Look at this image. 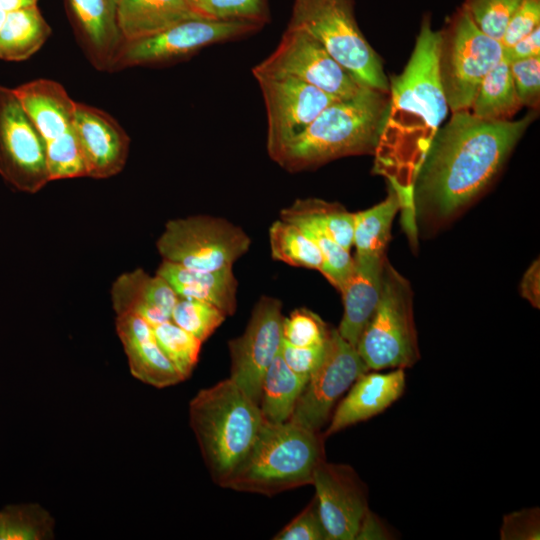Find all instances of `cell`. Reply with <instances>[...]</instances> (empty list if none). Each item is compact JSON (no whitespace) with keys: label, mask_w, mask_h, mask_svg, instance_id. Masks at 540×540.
<instances>
[{"label":"cell","mask_w":540,"mask_h":540,"mask_svg":"<svg viewBox=\"0 0 540 540\" xmlns=\"http://www.w3.org/2000/svg\"><path fill=\"white\" fill-rule=\"evenodd\" d=\"M536 118L486 121L469 110L452 113L438 130L417 176L420 201L448 216L477 196L496 176Z\"/></svg>","instance_id":"cell-1"},{"label":"cell","mask_w":540,"mask_h":540,"mask_svg":"<svg viewBox=\"0 0 540 540\" xmlns=\"http://www.w3.org/2000/svg\"><path fill=\"white\" fill-rule=\"evenodd\" d=\"M438 31L423 17L411 56L389 80V105L374 152L376 171L413 187L449 111L437 69Z\"/></svg>","instance_id":"cell-2"},{"label":"cell","mask_w":540,"mask_h":540,"mask_svg":"<svg viewBox=\"0 0 540 540\" xmlns=\"http://www.w3.org/2000/svg\"><path fill=\"white\" fill-rule=\"evenodd\" d=\"M389 105V92L364 87L327 106L275 160L289 172L353 155L374 154Z\"/></svg>","instance_id":"cell-3"},{"label":"cell","mask_w":540,"mask_h":540,"mask_svg":"<svg viewBox=\"0 0 540 540\" xmlns=\"http://www.w3.org/2000/svg\"><path fill=\"white\" fill-rule=\"evenodd\" d=\"M324 439L320 431L290 420L263 419L248 453L221 487L273 496L312 484L315 470L325 460Z\"/></svg>","instance_id":"cell-4"},{"label":"cell","mask_w":540,"mask_h":540,"mask_svg":"<svg viewBox=\"0 0 540 540\" xmlns=\"http://www.w3.org/2000/svg\"><path fill=\"white\" fill-rule=\"evenodd\" d=\"M189 420L212 479L222 486L251 448L263 417L259 405L228 378L192 398Z\"/></svg>","instance_id":"cell-5"},{"label":"cell","mask_w":540,"mask_h":540,"mask_svg":"<svg viewBox=\"0 0 540 540\" xmlns=\"http://www.w3.org/2000/svg\"><path fill=\"white\" fill-rule=\"evenodd\" d=\"M287 27L314 37L361 85L389 92L382 60L356 21L355 0H294Z\"/></svg>","instance_id":"cell-6"},{"label":"cell","mask_w":540,"mask_h":540,"mask_svg":"<svg viewBox=\"0 0 540 540\" xmlns=\"http://www.w3.org/2000/svg\"><path fill=\"white\" fill-rule=\"evenodd\" d=\"M501 42L482 33L462 7L438 30L437 69L451 113L469 110L483 78L503 58Z\"/></svg>","instance_id":"cell-7"},{"label":"cell","mask_w":540,"mask_h":540,"mask_svg":"<svg viewBox=\"0 0 540 540\" xmlns=\"http://www.w3.org/2000/svg\"><path fill=\"white\" fill-rule=\"evenodd\" d=\"M356 348L372 370L404 369L419 358L409 285L386 262L379 303Z\"/></svg>","instance_id":"cell-8"},{"label":"cell","mask_w":540,"mask_h":540,"mask_svg":"<svg viewBox=\"0 0 540 540\" xmlns=\"http://www.w3.org/2000/svg\"><path fill=\"white\" fill-rule=\"evenodd\" d=\"M250 244L246 232L228 220L193 215L168 221L156 247L165 261L194 270L218 271L232 268Z\"/></svg>","instance_id":"cell-9"},{"label":"cell","mask_w":540,"mask_h":540,"mask_svg":"<svg viewBox=\"0 0 540 540\" xmlns=\"http://www.w3.org/2000/svg\"><path fill=\"white\" fill-rule=\"evenodd\" d=\"M267 114V151L272 160L337 99L298 78L252 69Z\"/></svg>","instance_id":"cell-10"},{"label":"cell","mask_w":540,"mask_h":540,"mask_svg":"<svg viewBox=\"0 0 540 540\" xmlns=\"http://www.w3.org/2000/svg\"><path fill=\"white\" fill-rule=\"evenodd\" d=\"M262 27L242 20L207 17L187 19L152 36L124 42L112 68L177 60L205 46L251 34Z\"/></svg>","instance_id":"cell-11"},{"label":"cell","mask_w":540,"mask_h":540,"mask_svg":"<svg viewBox=\"0 0 540 540\" xmlns=\"http://www.w3.org/2000/svg\"><path fill=\"white\" fill-rule=\"evenodd\" d=\"M0 176L34 194L49 181L45 142L12 89L0 86Z\"/></svg>","instance_id":"cell-12"},{"label":"cell","mask_w":540,"mask_h":540,"mask_svg":"<svg viewBox=\"0 0 540 540\" xmlns=\"http://www.w3.org/2000/svg\"><path fill=\"white\" fill-rule=\"evenodd\" d=\"M369 369L357 348L331 329L321 362L311 373L290 421L320 431L338 398Z\"/></svg>","instance_id":"cell-13"},{"label":"cell","mask_w":540,"mask_h":540,"mask_svg":"<svg viewBox=\"0 0 540 540\" xmlns=\"http://www.w3.org/2000/svg\"><path fill=\"white\" fill-rule=\"evenodd\" d=\"M253 69L298 78L340 100L354 97L365 87L314 37L289 27L275 50Z\"/></svg>","instance_id":"cell-14"},{"label":"cell","mask_w":540,"mask_h":540,"mask_svg":"<svg viewBox=\"0 0 540 540\" xmlns=\"http://www.w3.org/2000/svg\"><path fill=\"white\" fill-rule=\"evenodd\" d=\"M282 304L262 296L244 333L229 341L230 379L259 405L264 374L282 343Z\"/></svg>","instance_id":"cell-15"},{"label":"cell","mask_w":540,"mask_h":540,"mask_svg":"<svg viewBox=\"0 0 540 540\" xmlns=\"http://www.w3.org/2000/svg\"><path fill=\"white\" fill-rule=\"evenodd\" d=\"M312 485L327 540H353L368 510L367 490L352 467L322 461Z\"/></svg>","instance_id":"cell-16"},{"label":"cell","mask_w":540,"mask_h":540,"mask_svg":"<svg viewBox=\"0 0 540 540\" xmlns=\"http://www.w3.org/2000/svg\"><path fill=\"white\" fill-rule=\"evenodd\" d=\"M74 131L84 158L87 177L106 179L123 170L129 155L130 138L111 115L77 102Z\"/></svg>","instance_id":"cell-17"},{"label":"cell","mask_w":540,"mask_h":540,"mask_svg":"<svg viewBox=\"0 0 540 540\" xmlns=\"http://www.w3.org/2000/svg\"><path fill=\"white\" fill-rule=\"evenodd\" d=\"M116 332L133 377L156 388L184 381L158 345L152 327L142 317L135 313L117 314Z\"/></svg>","instance_id":"cell-18"},{"label":"cell","mask_w":540,"mask_h":540,"mask_svg":"<svg viewBox=\"0 0 540 540\" xmlns=\"http://www.w3.org/2000/svg\"><path fill=\"white\" fill-rule=\"evenodd\" d=\"M405 384L402 368L388 373L365 372L338 404L323 436L326 438L383 412L401 397Z\"/></svg>","instance_id":"cell-19"},{"label":"cell","mask_w":540,"mask_h":540,"mask_svg":"<svg viewBox=\"0 0 540 540\" xmlns=\"http://www.w3.org/2000/svg\"><path fill=\"white\" fill-rule=\"evenodd\" d=\"M70 19L91 62L112 68L124 44L118 26V0H66Z\"/></svg>","instance_id":"cell-20"},{"label":"cell","mask_w":540,"mask_h":540,"mask_svg":"<svg viewBox=\"0 0 540 540\" xmlns=\"http://www.w3.org/2000/svg\"><path fill=\"white\" fill-rule=\"evenodd\" d=\"M353 259V268L339 290L344 312L337 331L356 347L381 297L385 258L355 255Z\"/></svg>","instance_id":"cell-21"},{"label":"cell","mask_w":540,"mask_h":540,"mask_svg":"<svg viewBox=\"0 0 540 540\" xmlns=\"http://www.w3.org/2000/svg\"><path fill=\"white\" fill-rule=\"evenodd\" d=\"M111 299L116 315L135 313L153 327L171 320L179 296L161 276L136 269L116 278Z\"/></svg>","instance_id":"cell-22"},{"label":"cell","mask_w":540,"mask_h":540,"mask_svg":"<svg viewBox=\"0 0 540 540\" xmlns=\"http://www.w3.org/2000/svg\"><path fill=\"white\" fill-rule=\"evenodd\" d=\"M12 90L45 144L74 129L77 102L60 83L39 78Z\"/></svg>","instance_id":"cell-23"},{"label":"cell","mask_w":540,"mask_h":540,"mask_svg":"<svg viewBox=\"0 0 540 540\" xmlns=\"http://www.w3.org/2000/svg\"><path fill=\"white\" fill-rule=\"evenodd\" d=\"M156 274L165 279L179 297L210 303L227 316L237 309L238 281L232 268L202 271L163 260Z\"/></svg>","instance_id":"cell-24"},{"label":"cell","mask_w":540,"mask_h":540,"mask_svg":"<svg viewBox=\"0 0 540 540\" xmlns=\"http://www.w3.org/2000/svg\"><path fill=\"white\" fill-rule=\"evenodd\" d=\"M196 17L205 16L187 0H118V26L124 42L152 36Z\"/></svg>","instance_id":"cell-25"},{"label":"cell","mask_w":540,"mask_h":540,"mask_svg":"<svg viewBox=\"0 0 540 540\" xmlns=\"http://www.w3.org/2000/svg\"><path fill=\"white\" fill-rule=\"evenodd\" d=\"M522 108L510 63L503 55L480 83L469 112L481 120L510 121Z\"/></svg>","instance_id":"cell-26"},{"label":"cell","mask_w":540,"mask_h":540,"mask_svg":"<svg viewBox=\"0 0 540 540\" xmlns=\"http://www.w3.org/2000/svg\"><path fill=\"white\" fill-rule=\"evenodd\" d=\"M51 32L37 6L7 13L0 29V59L27 60L44 45Z\"/></svg>","instance_id":"cell-27"},{"label":"cell","mask_w":540,"mask_h":540,"mask_svg":"<svg viewBox=\"0 0 540 540\" xmlns=\"http://www.w3.org/2000/svg\"><path fill=\"white\" fill-rule=\"evenodd\" d=\"M306 383L287 366L279 352L262 380L259 408L263 419L271 423L288 421Z\"/></svg>","instance_id":"cell-28"},{"label":"cell","mask_w":540,"mask_h":540,"mask_svg":"<svg viewBox=\"0 0 540 540\" xmlns=\"http://www.w3.org/2000/svg\"><path fill=\"white\" fill-rule=\"evenodd\" d=\"M400 193L392 189L385 200L353 213V246L360 256H384L393 219L400 207Z\"/></svg>","instance_id":"cell-29"},{"label":"cell","mask_w":540,"mask_h":540,"mask_svg":"<svg viewBox=\"0 0 540 540\" xmlns=\"http://www.w3.org/2000/svg\"><path fill=\"white\" fill-rule=\"evenodd\" d=\"M280 217L310 219L344 249L350 251L353 246V213L339 204L317 198L297 199L281 211Z\"/></svg>","instance_id":"cell-30"},{"label":"cell","mask_w":540,"mask_h":540,"mask_svg":"<svg viewBox=\"0 0 540 540\" xmlns=\"http://www.w3.org/2000/svg\"><path fill=\"white\" fill-rule=\"evenodd\" d=\"M271 256L291 266L323 270V259L315 243L296 225L282 219L269 228Z\"/></svg>","instance_id":"cell-31"},{"label":"cell","mask_w":540,"mask_h":540,"mask_svg":"<svg viewBox=\"0 0 540 540\" xmlns=\"http://www.w3.org/2000/svg\"><path fill=\"white\" fill-rule=\"evenodd\" d=\"M296 225L319 249L323 259L322 274L339 291L350 274L354 259L350 251L337 244L317 224L303 217L281 218Z\"/></svg>","instance_id":"cell-32"},{"label":"cell","mask_w":540,"mask_h":540,"mask_svg":"<svg viewBox=\"0 0 540 540\" xmlns=\"http://www.w3.org/2000/svg\"><path fill=\"white\" fill-rule=\"evenodd\" d=\"M54 535V520L39 505L0 513V540H47Z\"/></svg>","instance_id":"cell-33"},{"label":"cell","mask_w":540,"mask_h":540,"mask_svg":"<svg viewBox=\"0 0 540 540\" xmlns=\"http://www.w3.org/2000/svg\"><path fill=\"white\" fill-rule=\"evenodd\" d=\"M155 339L182 378L187 379L195 368L202 342L171 320L152 327Z\"/></svg>","instance_id":"cell-34"},{"label":"cell","mask_w":540,"mask_h":540,"mask_svg":"<svg viewBox=\"0 0 540 540\" xmlns=\"http://www.w3.org/2000/svg\"><path fill=\"white\" fill-rule=\"evenodd\" d=\"M226 316L210 303L180 297L171 313V321L203 343L225 321Z\"/></svg>","instance_id":"cell-35"},{"label":"cell","mask_w":540,"mask_h":540,"mask_svg":"<svg viewBox=\"0 0 540 540\" xmlns=\"http://www.w3.org/2000/svg\"><path fill=\"white\" fill-rule=\"evenodd\" d=\"M49 181L87 177L84 158L74 129L45 144Z\"/></svg>","instance_id":"cell-36"},{"label":"cell","mask_w":540,"mask_h":540,"mask_svg":"<svg viewBox=\"0 0 540 540\" xmlns=\"http://www.w3.org/2000/svg\"><path fill=\"white\" fill-rule=\"evenodd\" d=\"M522 0H464L461 7L485 35L501 42Z\"/></svg>","instance_id":"cell-37"},{"label":"cell","mask_w":540,"mask_h":540,"mask_svg":"<svg viewBox=\"0 0 540 540\" xmlns=\"http://www.w3.org/2000/svg\"><path fill=\"white\" fill-rule=\"evenodd\" d=\"M330 330L316 313L306 308L295 309L282 321V339L295 346L324 345Z\"/></svg>","instance_id":"cell-38"},{"label":"cell","mask_w":540,"mask_h":540,"mask_svg":"<svg viewBox=\"0 0 540 540\" xmlns=\"http://www.w3.org/2000/svg\"><path fill=\"white\" fill-rule=\"evenodd\" d=\"M199 11L208 18L249 21L261 26L270 19L268 0H202Z\"/></svg>","instance_id":"cell-39"},{"label":"cell","mask_w":540,"mask_h":540,"mask_svg":"<svg viewBox=\"0 0 540 540\" xmlns=\"http://www.w3.org/2000/svg\"><path fill=\"white\" fill-rule=\"evenodd\" d=\"M510 63L514 86L523 105L536 111L540 104V56Z\"/></svg>","instance_id":"cell-40"},{"label":"cell","mask_w":540,"mask_h":540,"mask_svg":"<svg viewBox=\"0 0 540 540\" xmlns=\"http://www.w3.org/2000/svg\"><path fill=\"white\" fill-rule=\"evenodd\" d=\"M276 540H327L316 499L273 537Z\"/></svg>","instance_id":"cell-41"},{"label":"cell","mask_w":540,"mask_h":540,"mask_svg":"<svg viewBox=\"0 0 540 540\" xmlns=\"http://www.w3.org/2000/svg\"><path fill=\"white\" fill-rule=\"evenodd\" d=\"M540 27V0H522L512 15L501 44L508 48Z\"/></svg>","instance_id":"cell-42"},{"label":"cell","mask_w":540,"mask_h":540,"mask_svg":"<svg viewBox=\"0 0 540 540\" xmlns=\"http://www.w3.org/2000/svg\"><path fill=\"white\" fill-rule=\"evenodd\" d=\"M500 535L503 540H538L540 538L539 509H524L506 515Z\"/></svg>","instance_id":"cell-43"},{"label":"cell","mask_w":540,"mask_h":540,"mask_svg":"<svg viewBox=\"0 0 540 540\" xmlns=\"http://www.w3.org/2000/svg\"><path fill=\"white\" fill-rule=\"evenodd\" d=\"M325 344L301 347L292 345L282 339L280 355L294 373L308 381L311 373L322 360Z\"/></svg>","instance_id":"cell-44"},{"label":"cell","mask_w":540,"mask_h":540,"mask_svg":"<svg viewBox=\"0 0 540 540\" xmlns=\"http://www.w3.org/2000/svg\"><path fill=\"white\" fill-rule=\"evenodd\" d=\"M537 56H540V27L512 46L504 48V57L509 62Z\"/></svg>","instance_id":"cell-45"},{"label":"cell","mask_w":540,"mask_h":540,"mask_svg":"<svg viewBox=\"0 0 540 540\" xmlns=\"http://www.w3.org/2000/svg\"><path fill=\"white\" fill-rule=\"evenodd\" d=\"M391 533L369 509L365 513L355 539H390Z\"/></svg>","instance_id":"cell-46"},{"label":"cell","mask_w":540,"mask_h":540,"mask_svg":"<svg viewBox=\"0 0 540 540\" xmlns=\"http://www.w3.org/2000/svg\"><path fill=\"white\" fill-rule=\"evenodd\" d=\"M521 294L535 307H539V263L536 261L528 269L520 286Z\"/></svg>","instance_id":"cell-47"},{"label":"cell","mask_w":540,"mask_h":540,"mask_svg":"<svg viewBox=\"0 0 540 540\" xmlns=\"http://www.w3.org/2000/svg\"><path fill=\"white\" fill-rule=\"evenodd\" d=\"M38 0H0V10L9 13L37 6Z\"/></svg>","instance_id":"cell-48"},{"label":"cell","mask_w":540,"mask_h":540,"mask_svg":"<svg viewBox=\"0 0 540 540\" xmlns=\"http://www.w3.org/2000/svg\"><path fill=\"white\" fill-rule=\"evenodd\" d=\"M187 1L200 13L199 6H200L202 0H187Z\"/></svg>","instance_id":"cell-49"},{"label":"cell","mask_w":540,"mask_h":540,"mask_svg":"<svg viewBox=\"0 0 540 540\" xmlns=\"http://www.w3.org/2000/svg\"><path fill=\"white\" fill-rule=\"evenodd\" d=\"M6 14H7L6 12L0 10V29H1L2 25H3V23H4Z\"/></svg>","instance_id":"cell-50"}]
</instances>
